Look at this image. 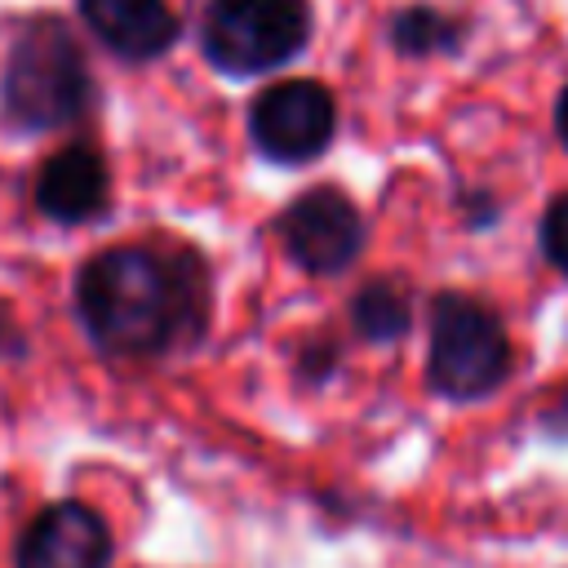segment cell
Listing matches in <instances>:
<instances>
[{
    "label": "cell",
    "instance_id": "obj_1",
    "mask_svg": "<svg viewBox=\"0 0 568 568\" xmlns=\"http://www.w3.org/2000/svg\"><path fill=\"white\" fill-rule=\"evenodd\" d=\"M75 315L102 355L155 359L191 346L209 320L204 262L186 248H106L75 280Z\"/></svg>",
    "mask_w": 568,
    "mask_h": 568
},
{
    "label": "cell",
    "instance_id": "obj_2",
    "mask_svg": "<svg viewBox=\"0 0 568 568\" xmlns=\"http://www.w3.org/2000/svg\"><path fill=\"white\" fill-rule=\"evenodd\" d=\"M93 98V80L84 53L62 18H31L4 62L0 75V111L9 124L27 133L62 129L84 115Z\"/></svg>",
    "mask_w": 568,
    "mask_h": 568
},
{
    "label": "cell",
    "instance_id": "obj_3",
    "mask_svg": "<svg viewBox=\"0 0 568 568\" xmlns=\"http://www.w3.org/2000/svg\"><path fill=\"white\" fill-rule=\"evenodd\" d=\"M510 377V337L501 320L466 297L439 293L430 302V355L426 382L444 399H484Z\"/></svg>",
    "mask_w": 568,
    "mask_h": 568
},
{
    "label": "cell",
    "instance_id": "obj_4",
    "mask_svg": "<svg viewBox=\"0 0 568 568\" xmlns=\"http://www.w3.org/2000/svg\"><path fill=\"white\" fill-rule=\"evenodd\" d=\"M311 40L306 0H217L204 18V58L226 75H262Z\"/></svg>",
    "mask_w": 568,
    "mask_h": 568
},
{
    "label": "cell",
    "instance_id": "obj_5",
    "mask_svg": "<svg viewBox=\"0 0 568 568\" xmlns=\"http://www.w3.org/2000/svg\"><path fill=\"white\" fill-rule=\"evenodd\" d=\"M337 129L333 93L315 80H284L257 93L248 111L253 146L275 164H306L315 160Z\"/></svg>",
    "mask_w": 568,
    "mask_h": 568
},
{
    "label": "cell",
    "instance_id": "obj_6",
    "mask_svg": "<svg viewBox=\"0 0 568 568\" xmlns=\"http://www.w3.org/2000/svg\"><path fill=\"white\" fill-rule=\"evenodd\" d=\"M284 253L311 275H342L364 248V217L337 186H311L280 213Z\"/></svg>",
    "mask_w": 568,
    "mask_h": 568
},
{
    "label": "cell",
    "instance_id": "obj_7",
    "mask_svg": "<svg viewBox=\"0 0 568 568\" xmlns=\"http://www.w3.org/2000/svg\"><path fill=\"white\" fill-rule=\"evenodd\" d=\"M111 532L98 510L58 501L40 510L18 537V568H106Z\"/></svg>",
    "mask_w": 568,
    "mask_h": 568
},
{
    "label": "cell",
    "instance_id": "obj_8",
    "mask_svg": "<svg viewBox=\"0 0 568 568\" xmlns=\"http://www.w3.org/2000/svg\"><path fill=\"white\" fill-rule=\"evenodd\" d=\"M111 195L106 164L93 146H62L36 178V204L53 222H89Z\"/></svg>",
    "mask_w": 568,
    "mask_h": 568
},
{
    "label": "cell",
    "instance_id": "obj_9",
    "mask_svg": "<svg viewBox=\"0 0 568 568\" xmlns=\"http://www.w3.org/2000/svg\"><path fill=\"white\" fill-rule=\"evenodd\" d=\"M80 13L120 58H155L178 36V18L164 0H80Z\"/></svg>",
    "mask_w": 568,
    "mask_h": 568
},
{
    "label": "cell",
    "instance_id": "obj_10",
    "mask_svg": "<svg viewBox=\"0 0 568 568\" xmlns=\"http://www.w3.org/2000/svg\"><path fill=\"white\" fill-rule=\"evenodd\" d=\"M351 324L364 342H395L413 324V302L395 280H368L351 297Z\"/></svg>",
    "mask_w": 568,
    "mask_h": 568
},
{
    "label": "cell",
    "instance_id": "obj_11",
    "mask_svg": "<svg viewBox=\"0 0 568 568\" xmlns=\"http://www.w3.org/2000/svg\"><path fill=\"white\" fill-rule=\"evenodd\" d=\"M390 40L399 53L408 58H426V53H453L462 44V27L430 9V4H413V9H399L395 22H390Z\"/></svg>",
    "mask_w": 568,
    "mask_h": 568
},
{
    "label": "cell",
    "instance_id": "obj_12",
    "mask_svg": "<svg viewBox=\"0 0 568 568\" xmlns=\"http://www.w3.org/2000/svg\"><path fill=\"white\" fill-rule=\"evenodd\" d=\"M537 240H541L546 262H550L559 275H568V191L546 204L541 226H537Z\"/></svg>",
    "mask_w": 568,
    "mask_h": 568
},
{
    "label": "cell",
    "instance_id": "obj_13",
    "mask_svg": "<svg viewBox=\"0 0 568 568\" xmlns=\"http://www.w3.org/2000/svg\"><path fill=\"white\" fill-rule=\"evenodd\" d=\"M546 426L550 430H568V386H559L555 399L546 404Z\"/></svg>",
    "mask_w": 568,
    "mask_h": 568
},
{
    "label": "cell",
    "instance_id": "obj_14",
    "mask_svg": "<svg viewBox=\"0 0 568 568\" xmlns=\"http://www.w3.org/2000/svg\"><path fill=\"white\" fill-rule=\"evenodd\" d=\"M555 133H559V142L568 146V84H564V93H559V102H555Z\"/></svg>",
    "mask_w": 568,
    "mask_h": 568
}]
</instances>
